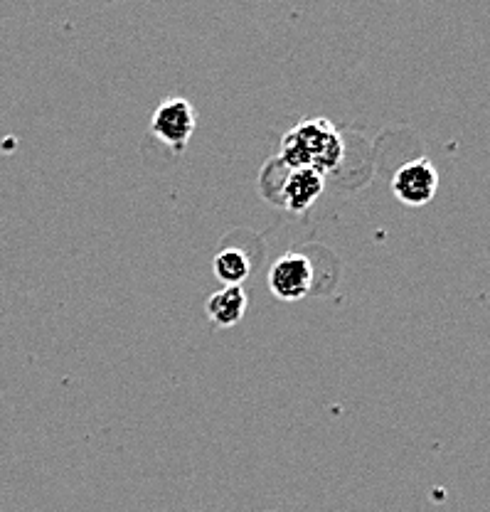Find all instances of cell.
<instances>
[{
  "instance_id": "cell-5",
  "label": "cell",
  "mask_w": 490,
  "mask_h": 512,
  "mask_svg": "<svg viewBox=\"0 0 490 512\" xmlns=\"http://www.w3.org/2000/svg\"><path fill=\"white\" fill-rule=\"evenodd\" d=\"M323 188H326V175L311 168H291L286 170L284 180H281L276 200L289 212L301 215L316 205L318 197L323 195Z\"/></svg>"
},
{
  "instance_id": "cell-3",
  "label": "cell",
  "mask_w": 490,
  "mask_h": 512,
  "mask_svg": "<svg viewBox=\"0 0 490 512\" xmlns=\"http://www.w3.org/2000/svg\"><path fill=\"white\" fill-rule=\"evenodd\" d=\"M392 192L407 207L429 205L439 192V170L429 158L409 160L394 173Z\"/></svg>"
},
{
  "instance_id": "cell-2",
  "label": "cell",
  "mask_w": 490,
  "mask_h": 512,
  "mask_svg": "<svg viewBox=\"0 0 490 512\" xmlns=\"http://www.w3.org/2000/svg\"><path fill=\"white\" fill-rule=\"evenodd\" d=\"M197 126L195 106L183 96H168L161 101L151 119V133L170 148L173 153H183L188 148Z\"/></svg>"
},
{
  "instance_id": "cell-6",
  "label": "cell",
  "mask_w": 490,
  "mask_h": 512,
  "mask_svg": "<svg viewBox=\"0 0 490 512\" xmlns=\"http://www.w3.org/2000/svg\"><path fill=\"white\" fill-rule=\"evenodd\" d=\"M247 306L249 298L242 286H222L220 291L207 298L205 311L217 328H234L247 313Z\"/></svg>"
},
{
  "instance_id": "cell-1",
  "label": "cell",
  "mask_w": 490,
  "mask_h": 512,
  "mask_svg": "<svg viewBox=\"0 0 490 512\" xmlns=\"http://www.w3.org/2000/svg\"><path fill=\"white\" fill-rule=\"evenodd\" d=\"M345 143L328 119H303L281 138L279 163L286 170L311 168L330 175L343 165Z\"/></svg>"
},
{
  "instance_id": "cell-4",
  "label": "cell",
  "mask_w": 490,
  "mask_h": 512,
  "mask_svg": "<svg viewBox=\"0 0 490 512\" xmlns=\"http://www.w3.org/2000/svg\"><path fill=\"white\" fill-rule=\"evenodd\" d=\"M313 286V266L303 254H286L269 274V288L279 301H301Z\"/></svg>"
},
{
  "instance_id": "cell-7",
  "label": "cell",
  "mask_w": 490,
  "mask_h": 512,
  "mask_svg": "<svg viewBox=\"0 0 490 512\" xmlns=\"http://www.w3.org/2000/svg\"><path fill=\"white\" fill-rule=\"evenodd\" d=\"M212 266H215V276L225 286H242L247 281L249 271H252L247 254L237 247H227L217 252Z\"/></svg>"
}]
</instances>
